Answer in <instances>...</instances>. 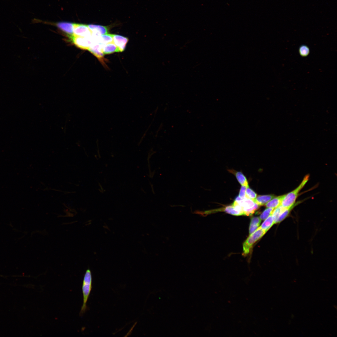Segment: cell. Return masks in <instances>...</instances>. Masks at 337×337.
Segmentation results:
<instances>
[{"instance_id": "cell-1", "label": "cell", "mask_w": 337, "mask_h": 337, "mask_svg": "<svg viewBox=\"0 0 337 337\" xmlns=\"http://www.w3.org/2000/svg\"><path fill=\"white\" fill-rule=\"evenodd\" d=\"M92 276L91 271L87 269L84 275L82 285L83 303L80 311V315H82L87 309L86 303L92 288Z\"/></svg>"}, {"instance_id": "cell-2", "label": "cell", "mask_w": 337, "mask_h": 337, "mask_svg": "<svg viewBox=\"0 0 337 337\" xmlns=\"http://www.w3.org/2000/svg\"><path fill=\"white\" fill-rule=\"evenodd\" d=\"M309 175L305 176L299 185L295 189L285 194L283 198L281 205L284 208H288L292 207L295 203L299 192L304 186L309 179Z\"/></svg>"}, {"instance_id": "cell-3", "label": "cell", "mask_w": 337, "mask_h": 337, "mask_svg": "<svg viewBox=\"0 0 337 337\" xmlns=\"http://www.w3.org/2000/svg\"><path fill=\"white\" fill-rule=\"evenodd\" d=\"M234 202L241 207L244 215H252L259 207V206L253 200L246 197L242 198L238 196L236 198Z\"/></svg>"}, {"instance_id": "cell-4", "label": "cell", "mask_w": 337, "mask_h": 337, "mask_svg": "<svg viewBox=\"0 0 337 337\" xmlns=\"http://www.w3.org/2000/svg\"><path fill=\"white\" fill-rule=\"evenodd\" d=\"M266 232L260 227L249 235L243 245V253L244 255L249 253L254 244L262 237Z\"/></svg>"}, {"instance_id": "cell-5", "label": "cell", "mask_w": 337, "mask_h": 337, "mask_svg": "<svg viewBox=\"0 0 337 337\" xmlns=\"http://www.w3.org/2000/svg\"><path fill=\"white\" fill-rule=\"evenodd\" d=\"M300 201L295 203L292 207L288 208L280 206L273 210L272 215L274 219L275 224L279 223L284 220L289 214L291 211L296 206L300 203Z\"/></svg>"}, {"instance_id": "cell-6", "label": "cell", "mask_w": 337, "mask_h": 337, "mask_svg": "<svg viewBox=\"0 0 337 337\" xmlns=\"http://www.w3.org/2000/svg\"><path fill=\"white\" fill-rule=\"evenodd\" d=\"M69 37L76 46L83 50H88L92 43L91 37H82L73 35Z\"/></svg>"}, {"instance_id": "cell-7", "label": "cell", "mask_w": 337, "mask_h": 337, "mask_svg": "<svg viewBox=\"0 0 337 337\" xmlns=\"http://www.w3.org/2000/svg\"><path fill=\"white\" fill-rule=\"evenodd\" d=\"M73 35L82 37H90L91 32L87 25L73 23Z\"/></svg>"}, {"instance_id": "cell-8", "label": "cell", "mask_w": 337, "mask_h": 337, "mask_svg": "<svg viewBox=\"0 0 337 337\" xmlns=\"http://www.w3.org/2000/svg\"><path fill=\"white\" fill-rule=\"evenodd\" d=\"M103 45L99 43L92 42L88 50L96 56L100 61L103 63L104 54L102 51Z\"/></svg>"}, {"instance_id": "cell-9", "label": "cell", "mask_w": 337, "mask_h": 337, "mask_svg": "<svg viewBox=\"0 0 337 337\" xmlns=\"http://www.w3.org/2000/svg\"><path fill=\"white\" fill-rule=\"evenodd\" d=\"M113 42L116 46L119 52H122L124 51L128 41V39L126 37L116 34H113Z\"/></svg>"}, {"instance_id": "cell-10", "label": "cell", "mask_w": 337, "mask_h": 337, "mask_svg": "<svg viewBox=\"0 0 337 337\" xmlns=\"http://www.w3.org/2000/svg\"><path fill=\"white\" fill-rule=\"evenodd\" d=\"M56 25L68 37L73 35V23L70 22H61L56 23Z\"/></svg>"}, {"instance_id": "cell-11", "label": "cell", "mask_w": 337, "mask_h": 337, "mask_svg": "<svg viewBox=\"0 0 337 337\" xmlns=\"http://www.w3.org/2000/svg\"><path fill=\"white\" fill-rule=\"evenodd\" d=\"M88 26L92 35L100 36L108 33V29L107 27L94 24L88 25Z\"/></svg>"}, {"instance_id": "cell-12", "label": "cell", "mask_w": 337, "mask_h": 337, "mask_svg": "<svg viewBox=\"0 0 337 337\" xmlns=\"http://www.w3.org/2000/svg\"><path fill=\"white\" fill-rule=\"evenodd\" d=\"M215 212L224 211L226 213L235 216L243 215L242 213L236 206L233 205L227 206L224 208L215 209Z\"/></svg>"}, {"instance_id": "cell-13", "label": "cell", "mask_w": 337, "mask_h": 337, "mask_svg": "<svg viewBox=\"0 0 337 337\" xmlns=\"http://www.w3.org/2000/svg\"><path fill=\"white\" fill-rule=\"evenodd\" d=\"M275 196L273 194L259 195L253 201L259 206L265 205Z\"/></svg>"}, {"instance_id": "cell-14", "label": "cell", "mask_w": 337, "mask_h": 337, "mask_svg": "<svg viewBox=\"0 0 337 337\" xmlns=\"http://www.w3.org/2000/svg\"><path fill=\"white\" fill-rule=\"evenodd\" d=\"M285 194L275 197L265 205L267 208H275L280 206Z\"/></svg>"}, {"instance_id": "cell-15", "label": "cell", "mask_w": 337, "mask_h": 337, "mask_svg": "<svg viewBox=\"0 0 337 337\" xmlns=\"http://www.w3.org/2000/svg\"><path fill=\"white\" fill-rule=\"evenodd\" d=\"M229 171L235 175L238 182L242 186L247 188L249 187L247 179L242 173L233 170H229Z\"/></svg>"}, {"instance_id": "cell-16", "label": "cell", "mask_w": 337, "mask_h": 337, "mask_svg": "<svg viewBox=\"0 0 337 337\" xmlns=\"http://www.w3.org/2000/svg\"><path fill=\"white\" fill-rule=\"evenodd\" d=\"M102 51L104 55L109 54L115 52H120L118 48L113 42L104 45L102 47Z\"/></svg>"}, {"instance_id": "cell-17", "label": "cell", "mask_w": 337, "mask_h": 337, "mask_svg": "<svg viewBox=\"0 0 337 337\" xmlns=\"http://www.w3.org/2000/svg\"><path fill=\"white\" fill-rule=\"evenodd\" d=\"M261 220L258 217L252 218L249 226V234L253 232L259 227Z\"/></svg>"}, {"instance_id": "cell-18", "label": "cell", "mask_w": 337, "mask_h": 337, "mask_svg": "<svg viewBox=\"0 0 337 337\" xmlns=\"http://www.w3.org/2000/svg\"><path fill=\"white\" fill-rule=\"evenodd\" d=\"M260 227L266 232L275 224L274 219L271 215L267 218Z\"/></svg>"}, {"instance_id": "cell-19", "label": "cell", "mask_w": 337, "mask_h": 337, "mask_svg": "<svg viewBox=\"0 0 337 337\" xmlns=\"http://www.w3.org/2000/svg\"><path fill=\"white\" fill-rule=\"evenodd\" d=\"M113 42V34H106L100 36L98 43L103 46L105 44Z\"/></svg>"}, {"instance_id": "cell-20", "label": "cell", "mask_w": 337, "mask_h": 337, "mask_svg": "<svg viewBox=\"0 0 337 337\" xmlns=\"http://www.w3.org/2000/svg\"><path fill=\"white\" fill-rule=\"evenodd\" d=\"M299 51L301 56L305 57L309 54L310 50L309 47L307 46L302 45L299 48Z\"/></svg>"}, {"instance_id": "cell-21", "label": "cell", "mask_w": 337, "mask_h": 337, "mask_svg": "<svg viewBox=\"0 0 337 337\" xmlns=\"http://www.w3.org/2000/svg\"><path fill=\"white\" fill-rule=\"evenodd\" d=\"M274 208H267L262 212L260 217V218L262 220H264L271 215Z\"/></svg>"}, {"instance_id": "cell-22", "label": "cell", "mask_w": 337, "mask_h": 337, "mask_svg": "<svg viewBox=\"0 0 337 337\" xmlns=\"http://www.w3.org/2000/svg\"><path fill=\"white\" fill-rule=\"evenodd\" d=\"M246 197L247 198L253 200L256 198L257 194L249 187L247 188L246 191Z\"/></svg>"}, {"instance_id": "cell-23", "label": "cell", "mask_w": 337, "mask_h": 337, "mask_svg": "<svg viewBox=\"0 0 337 337\" xmlns=\"http://www.w3.org/2000/svg\"><path fill=\"white\" fill-rule=\"evenodd\" d=\"M247 188V187L243 186L241 187L238 196L241 198H243L246 197V191Z\"/></svg>"}]
</instances>
